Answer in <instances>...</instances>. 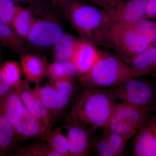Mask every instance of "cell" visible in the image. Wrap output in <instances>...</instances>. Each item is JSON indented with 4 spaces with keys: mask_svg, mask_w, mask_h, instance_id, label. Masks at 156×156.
Instances as JSON below:
<instances>
[{
    "mask_svg": "<svg viewBox=\"0 0 156 156\" xmlns=\"http://www.w3.org/2000/svg\"><path fill=\"white\" fill-rule=\"evenodd\" d=\"M14 126L0 115V156L12 155L17 147Z\"/></svg>",
    "mask_w": 156,
    "mask_h": 156,
    "instance_id": "obj_18",
    "label": "cell"
},
{
    "mask_svg": "<svg viewBox=\"0 0 156 156\" xmlns=\"http://www.w3.org/2000/svg\"><path fill=\"white\" fill-rule=\"evenodd\" d=\"M2 50L1 43H0V64L2 62Z\"/></svg>",
    "mask_w": 156,
    "mask_h": 156,
    "instance_id": "obj_36",
    "label": "cell"
},
{
    "mask_svg": "<svg viewBox=\"0 0 156 156\" xmlns=\"http://www.w3.org/2000/svg\"><path fill=\"white\" fill-rule=\"evenodd\" d=\"M63 1H65V0H52L53 2L57 4ZM79 1H80V0H79ZM87 1H89V2H91L96 4L97 5L100 6L101 8H103V9H105V10L106 9V6L100 0H87Z\"/></svg>",
    "mask_w": 156,
    "mask_h": 156,
    "instance_id": "obj_35",
    "label": "cell"
},
{
    "mask_svg": "<svg viewBox=\"0 0 156 156\" xmlns=\"http://www.w3.org/2000/svg\"><path fill=\"white\" fill-rule=\"evenodd\" d=\"M64 33L61 26L49 18L35 19L26 41L37 48L53 47Z\"/></svg>",
    "mask_w": 156,
    "mask_h": 156,
    "instance_id": "obj_7",
    "label": "cell"
},
{
    "mask_svg": "<svg viewBox=\"0 0 156 156\" xmlns=\"http://www.w3.org/2000/svg\"><path fill=\"white\" fill-rule=\"evenodd\" d=\"M17 89L24 106L31 114L52 128L55 119L42 103L34 89L30 88V83L23 81Z\"/></svg>",
    "mask_w": 156,
    "mask_h": 156,
    "instance_id": "obj_12",
    "label": "cell"
},
{
    "mask_svg": "<svg viewBox=\"0 0 156 156\" xmlns=\"http://www.w3.org/2000/svg\"><path fill=\"white\" fill-rule=\"evenodd\" d=\"M14 2H19L23 4H28L30 5L38 6L41 5L44 2V0H11Z\"/></svg>",
    "mask_w": 156,
    "mask_h": 156,
    "instance_id": "obj_33",
    "label": "cell"
},
{
    "mask_svg": "<svg viewBox=\"0 0 156 156\" xmlns=\"http://www.w3.org/2000/svg\"><path fill=\"white\" fill-rule=\"evenodd\" d=\"M13 89L0 73V97Z\"/></svg>",
    "mask_w": 156,
    "mask_h": 156,
    "instance_id": "obj_32",
    "label": "cell"
},
{
    "mask_svg": "<svg viewBox=\"0 0 156 156\" xmlns=\"http://www.w3.org/2000/svg\"><path fill=\"white\" fill-rule=\"evenodd\" d=\"M106 6V11L114 8L116 5L118 0H100Z\"/></svg>",
    "mask_w": 156,
    "mask_h": 156,
    "instance_id": "obj_34",
    "label": "cell"
},
{
    "mask_svg": "<svg viewBox=\"0 0 156 156\" xmlns=\"http://www.w3.org/2000/svg\"><path fill=\"white\" fill-rule=\"evenodd\" d=\"M155 20H156L155 22H156V16L155 18Z\"/></svg>",
    "mask_w": 156,
    "mask_h": 156,
    "instance_id": "obj_37",
    "label": "cell"
},
{
    "mask_svg": "<svg viewBox=\"0 0 156 156\" xmlns=\"http://www.w3.org/2000/svg\"><path fill=\"white\" fill-rule=\"evenodd\" d=\"M35 20L31 11L17 5L11 25L15 32L21 38L26 41Z\"/></svg>",
    "mask_w": 156,
    "mask_h": 156,
    "instance_id": "obj_20",
    "label": "cell"
},
{
    "mask_svg": "<svg viewBox=\"0 0 156 156\" xmlns=\"http://www.w3.org/2000/svg\"><path fill=\"white\" fill-rule=\"evenodd\" d=\"M149 0H118L116 5L107 11L113 24L133 25L146 18Z\"/></svg>",
    "mask_w": 156,
    "mask_h": 156,
    "instance_id": "obj_8",
    "label": "cell"
},
{
    "mask_svg": "<svg viewBox=\"0 0 156 156\" xmlns=\"http://www.w3.org/2000/svg\"><path fill=\"white\" fill-rule=\"evenodd\" d=\"M44 140L60 156H70L69 141L67 136L62 134L60 127L52 128L48 132Z\"/></svg>",
    "mask_w": 156,
    "mask_h": 156,
    "instance_id": "obj_24",
    "label": "cell"
},
{
    "mask_svg": "<svg viewBox=\"0 0 156 156\" xmlns=\"http://www.w3.org/2000/svg\"><path fill=\"white\" fill-rule=\"evenodd\" d=\"M79 41L72 35L64 33L53 47L55 61H72Z\"/></svg>",
    "mask_w": 156,
    "mask_h": 156,
    "instance_id": "obj_21",
    "label": "cell"
},
{
    "mask_svg": "<svg viewBox=\"0 0 156 156\" xmlns=\"http://www.w3.org/2000/svg\"><path fill=\"white\" fill-rule=\"evenodd\" d=\"M91 152L98 156H115L104 134L92 138Z\"/></svg>",
    "mask_w": 156,
    "mask_h": 156,
    "instance_id": "obj_28",
    "label": "cell"
},
{
    "mask_svg": "<svg viewBox=\"0 0 156 156\" xmlns=\"http://www.w3.org/2000/svg\"><path fill=\"white\" fill-rule=\"evenodd\" d=\"M104 134L115 156H122L125 152L128 139L119 134L104 130Z\"/></svg>",
    "mask_w": 156,
    "mask_h": 156,
    "instance_id": "obj_26",
    "label": "cell"
},
{
    "mask_svg": "<svg viewBox=\"0 0 156 156\" xmlns=\"http://www.w3.org/2000/svg\"><path fill=\"white\" fill-rule=\"evenodd\" d=\"M12 156H60L42 139H37L36 141L23 147H17Z\"/></svg>",
    "mask_w": 156,
    "mask_h": 156,
    "instance_id": "obj_23",
    "label": "cell"
},
{
    "mask_svg": "<svg viewBox=\"0 0 156 156\" xmlns=\"http://www.w3.org/2000/svg\"></svg>",
    "mask_w": 156,
    "mask_h": 156,
    "instance_id": "obj_39",
    "label": "cell"
},
{
    "mask_svg": "<svg viewBox=\"0 0 156 156\" xmlns=\"http://www.w3.org/2000/svg\"><path fill=\"white\" fill-rule=\"evenodd\" d=\"M101 52L95 45L86 40H80L72 61L81 75L89 72L99 60Z\"/></svg>",
    "mask_w": 156,
    "mask_h": 156,
    "instance_id": "obj_14",
    "label": "cell"
},
{
    "mask_svg": "<svg viewBox=\"0 0 156 156\" xmlns=\"http://www.w3.org/2000/svg\"><path fill=\"white\" fill-rule=\"evenodd\" d=\"M108 89L83 88L66 116V123L77 124L93 134L108 123L117 105Z\"/></svg>",
    "mask_w": 156,
    "mask_h": 156,
    "instance_id": "obj_1",
    "label": "cell"
},
{
    "mask_svg": "<svg viewBox=\"0 0 156 156\" xmlns=\"http://www.w3.org/2000/svg\"><path fill=\"white\" fill-rule=\"evenodd\" d=\"M58 4L83 40L94 45L110 48L109 34L113 23L105 9L79 0H65Z\"/></svg>",
    "mask_w": 156,
    "mask_h": 156,
    "instance_id": "obj_2",
    "label": "cell"
},
{
    "mask_svg": "<svg viewBox=\"0 0 156 156\" xmlns=\"http://www.w3.org/2000/svg\"><path fill=\"white\" fill-rule=\"evenodd\" d=\"M24 108L17 88L0 97V115L7 118L14 127L21 117Z\"/></svg>",
    "mask_w": 156,
    "mask_h": 156,
    "instance_id": "obj_17",
    "label": "cell"
},
{
    "mask_svg": "<svg viewBox=\"0 0 156 156\" xmlns=\"http://www.w3.org/2000/svg\"><path fill=\"white\" fill-rule=\"evenodd\" d=\"M156 111L123 102L118 103L104 130L130 139Z\"/></svg>",
    "mask_w": 156,
    "mask_h": 156,
    "instance_id": "obj_4",
    "label": "cell"
},
{
    "mask_svg": "<svg viewBox=\"0 0 156 156\" xmlns=\"http://www.w3.org/2000/svg\"><path fill=\"white\" fill-rule=\"evenodd\" d=\"M0 73L13 89L19 87L23 81L21 77V66L17 62L10 60L2 62L0 64Z\"/></svg>",
    "mask_w": 156,
    "mask_h": 156,
    "instance_id": "obj_25",
    "label": "cell"
},
{
    "mask_svg": "<svg viewBox=\"0 0 156 156\" xmlns=\"http://www.w3.org/2000/svg\"><path fill=\"white\" fill-rule=\"evenodd\" d=\"M50 128L43 121L31 114L24 106L21 117L14 126L17 141L44 139Z\"/></svg>",
    "mask_w": 156,
    "mask_h": 156,
    "instance_id": "obj_10",
    "label": "cell"
},
{
    "mask_svg": "<svg viewBox=\"0 0 156 156\" xmlns=\"http://www.w3.org/2000/svg\"><path fill=\"white\" fill-rule=\"evenodd\" d=\"M33 89L42 103L55 119L64 113L76 96L59 92L50 83L44 86L36 85Z\"/></svg>",
    "mask_w": 156,
    "mask_h": 156,
    "instance_id": "obj_9",
    "label": "cell"
},
{
    "mask_svg": "<svg viewBox=\"0 0 156 156\" xmlns=\"http://www.w3.org/2000/svg\"><path fill=\"white\" fill-rule=\"evenodd\" d=\"M20 65L26 80L36 85L40 84L47 75L49 65L44 58L29 53L20 55Z\"/></svg>",
    "mask_w": 156,
    "mask_h": 156,
    "instance_id": "obj_15",
    "label": "cell"
},
{
    "mask_svg": "<svg viewBox=\"0 0 156 156\" xmlns=\"http://www.w3.org/2000/svg\"><path fill=\"white\" fill-rule=\"evenodd\" d=\"M80 75L72 61H55L49 64L47 75L50 81L61 80H75Z\"/></svg>",
    "mask_w": 156,
    "mask_h": 156,
    "instance_id": "obj_19",
    "label": "cell"
},
{
    "mask_svg": "<svg viewBox=\"0 0 156 156\" xmlns=\"http://www.w3.org/2000/svg\"><path fill=\"white\" fill-rule=\"evenodd\" d=\"M110 48L126 62L151 44L137 31L134 25L113 24L109 34Z\"/></svg>",
    "mask_w": 156,
    "mask_h": 156,
    "instance_id": "obj_5",
    "label": "cell"
},
{
    "mask_svg": "<svg viewBox=\"0 0 156 156\" xmlns=\"http://www.w3.org/2000/svg\"><path fill=\"white\" fill-rule=\"evenodd\" d=\"M156 16V0H149L146 11V18L155 19Z\"/></svg>",
    "mask_w": 156,
    "mask_h": 156,
    "instance_id": "obj_31",
    "label": "cell"
},
{
    "mask_svg": "<svg viewBox=\"0 0 156 156\" xmlns=\"http://www.w3.org/2000/svg\"><path fill=\"white\" fill-rule=\"evenodd\" d=\"M50 83L58 91L67 95L76 96L80 91L75 80H61L50 81Z\"/></svg>",
    "mask_w": 156,
    "mask_h": 156,
    "instance_id": "obj_30",
    "label": "cell"
},
{
    "mask_svg": "<svg viewBox=\"0 0 156 156\" xmlns=\"http://www.w3.org/2000/svg\"><path fill=\"white\" fill-rule=\"evenodd\" d=\"M137 31L151 44L156 41V22L144 18L134 24Z\"/></svg>",
    "mask_w": 156,
    "mask_h": 156,
    "instance_id": "obj_27",
    "label": "cell"
},
{
    "mask_svg": "<svg viewBox=\"0 0 156 156\" xmlns=\"http://www.w3.org/2000/svg\"><path fill=\"white\" fill-rule=\"evenodd\" d=\"M15 2L11 0H0V19L8 25H11L16 11Z\"/></svg>",
    "mask_w": 156,
    "mask_h": 156,
    "instance_id": "obj_29",
    "label": "cell"
},
{
    "mask_svg": "<svg viewBox=\"0 0 156 156\" xmlns=\"http://www.w3.org/2000/svg\"><path fill=\"white\" fill-rule=\"evenodd\" d=\"M156 69V66L155 69Z\"/></svg>",
    "mask_w": 156,
    "mask_h": 156,
    "instance_id": "obj_38",
    "label": "cell"
},
{
    "mask_svg": "<svg viewBox=\"0 0 156 156\" xmlns=\"http://www.w3.org/2000/svg\"><path fill=\"white\" fill-rule=\"evenodd\" d=\"M134 78L130 68L119 57L101 52L99 60L87 73L81 75L78 82L82 88L109 89Z\"/></svg>",
    "mask_w": 156,
    "mask_h": 156,
    "instance_id": "obj_3",
    "label": "cell"
},
{
    "mask_svg": "<svg viewBox=\"0 0 156 156\" xmlns=\"http://www.w3.org/2000/svg\"><path fill=\"white\" fill-rule=\"evenodd\" d=\"M125 62L134 78L150 74L156 66V41Z\"/></svg>",
    "mask_w": 156,
    "mask_h": 156,
    "instance_id": "obj_16",
    "label": "cell"
},
{
    "mask_svg": "<svg viewBox=\"0 0 156 156\" xmlns=\"http://www.w3.org/2000/svg\"><path fill=\"white\" fill-rule=\"evenodd\" d=\"M64 128L67 131L69 141L70 156H88L91 152L92 133L80 125L66 123Z\"/></svg>",
    "mask_w": 156,
    "mask_h": 156,
    "instance_id": "obj_13",
    "label": "cell"
},
{
    "mask_svg": "<svg viewBox=\"0 0 156 156\" xmlns=\"http://www.w3.org/2000/svg\"><path fill=\"white\" fill-rule=\"evenodd\" d=\"M134 156H156V111L134 135Z\"/></svg>",
    "mask_w": 156,
    "mask_h": 156,
    "instance_id": "obj_11",
    "label": "cell"
},
{
    "mask_svg": "<svg viewBox=\"0 0 156 156\" xmlns=\"http://www.w3.org/2000/svg\"><path fill=\"white\" fill-rule=\"evenodd\" d=\"M0 42L9 50L16 54H25L26 48L24 42L10 25L0 19Z\"/></svg>",
    "mask_w": 156,
    "mask_h": 156,
    "instance_id": "obj_22",
    "label": "cell"
},
{
    "mask_svg": "<svg viewBox=\"0 0 156 156\" xmlns=\"http://www.w3.org/2000/svg\"><path fill=\"white\" fill-rule=\"evenodd\" d=\"M108 89L116 100L156 111V88L148 82L133 78Z\"/></svg>",
    "mask_w": 156,
    "mask_h": 156,
    "instance_id": "obj_6",
    "label": "cell"
}]
</instances>
